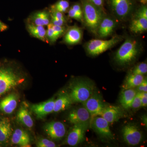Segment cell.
Returning a JSON list of instances; mask_svg holds the SVG:
<instances>
[{"label":"cell","mask_w":147,"mask_h":147,"mask_svg":"<svg viewBox=\"0 0 147 147\" xmlns=\"http://www.w3.org/2000/svg\"><path fill=\"white\" fill-rule=\"evenodd\" d=\"M68 93L74 102L83 103L90 97L96 90L94 83L86 79H76L69 87Z\"/></svg>","instance_id":"cell-1"},{"label":"cell","mask_w":147,"mask_h":147,"mask_svg":"<svg viewBox=\"0 0 147 147\" xmlns=\"http://www.w3.org/2000/svg\"><path fill=\"white\" fill-rule=\"evenodd\" d=\"M140 50L139 44L136 40L127 38L116 52L115 60L119 65H129L138 57Z\"/></svg>","instance_id":"cell-2"},{"label":"cell","mask_w":147,"mask_h":147,"mask_svg":"<svg viewBox=\"0 0 147 147\" xmlns=\"http://www.w3.org/2000/svg\"><path fill=\"white\" fill-rule=\"evenodd\" d=\"M82 3L84 21L92 33L97 34L98 27L103 18L101 8L88 0H82Z\"/></svg>","instance_id":"cell-3"},{"label":"cell","mask_w":147,"mask_h":147,"mask_svg":"<svg viewBox=\"0 0 147 147\" xmlns=\"http://www.w3.org/2000/svg\"><path fill=\"white\" fill-rule=\"evenodd\" d=\"M21 81L20 76L12 69L0 68V96L15 88Z\"/></svg>","instance_id":"cell-4"},{"label":"cell","mask_w":147,"mask_h":147,"mask_svg":"<svg viewBox=\"0 0 147 147\" xmlns=\"http://www.w3.org/2000/svg\"><path fill=\"white\" fill-rule=\"evenodd\" d=\"M121 40V37L119 36H114L108 40H91L86 44V50L90 55L97 56L114 47Z\"/></svg>","instance_id":"cell-5"},{"label":"cell","mask_w":147,"mask_h":147,"mask_svg":"<svg viewBox=\"0 0 147 147\" xmlns=\"http://www.w3.org/2000/svg\"><path fill=\"white\" fill-rule=\"evenodd\" d=\"M82 103L90 114L92 118L96 116H101L102 111L106 106L102 96L96 90L90 97Z\"/></svg>","instance_id":"cell-6"},{"label":"cell","mask_w":147,"mask_h":147,"mask_svg":"<svg viewBox=\"0 0 147 147\" xmlns=\"http://www.w3.org/2000/svg\"><path fill=\"white\" fill-rule=\"evenodd\" d=\"M89 126L90 123L74 124L67 134L66 144L71 146H75L84 142L85 134Z\"/></svg>","instance_id":"cell-7"},{"label":"cell","mask_w":147,"mask_h":147,"mask_svg":"<svg viewBox=\"0 0 147 147\" xmlns=\"http://www.w3.org/2000/svg\"><path fill=\"white\" fill-rule=\"evenodd\" d=\"M123 138L129 146L139 144L143 140V134L139 127L134 124H127L122 129Z\"/></svg>","instance_id":"cell-8"},{"label":"cell","mask_w":147,"mask_h":147,"mask_svg":"<svg viewBox=\"0 0 147 147\" xmlns=\"http://www.w3.org/2000/svg\"><path fill=\"white\" fill-rule=\"evenodd\" d=\"M110 124L101 116L92 118L90 126L100 137L107 140H113L114 136L110 127Z\"/></svg>","instance_id":"cell-9"},{"label":"cell","mask_w":147,"mask_h":147,"mask_svg":"<svg viewBox=\"0 0 147 147\" xmlns=\"http://www.w3.org/2000/svg\"><path fill=\"white\" fill-rule=\"evenodd\" d=\"M111 7L116 16L121 20L129 15L132 7L131 0H110Z\"/></svg>","instance_id":"cell-10"},{"label":"cell","mask_w":147,"mask_h":147,"mask_svg":"<svg viewBox=\"0 0 147 147\" xmlns=\"http://www.w3.org/2000/svg\"><path fill=\"white\" fill-rule=\"evenodd\" d=\"M91 119L90 114L83 105L71 110L67 117V120L73 125L90 123Z\"/></svg>","instance_id":"cell-11"},{"label":"cell","mask_w":147,"mask_h":147,"mask_svg":"<svg viewBox=\"0 0 147 147\" xmlns=\"http://www.w3.org/2000/svg\"><path fill=\"white\" fill-rule=\"evenodd\" d=\"M44 130L51 139L59 140L62 139L66 132L65 125L60 121H52L45 125Z\"/></svg>","instance_id":"cell-12"},{"label":"cell","mask_w":147,"mask_h":147,"mask_svg":"<svg viewBox=\"0 0 147 147\" xmlns=\"http://www.w3.org/2000/svg\"><path fill=\"white\" fill-rule=\"evenodd\" d=\"M55 100V98H53L45 102L33 104L31 106V109L38 118L43 119L48 114L54 112Z\"/></svg>","instance_id":"cell-13"},{"label":"cell","mask_w":147,"mask_h":147,"mask_svg":"<svg viewBox=\"0 0 147 147\" xmlns=\"http://www.w3.org/2000/svg\"><path fill=\"white\" fill-rule=\"evenodd\" d=\"M100 116L105 119L110 124L123 117V112L121 108L119 106L106 105Z\"/></svg>","instance_id":"cell-14"},{"label":"cell","mask_w":147,"mask_h":147,"mask_svg":"<svg viewBox=\"0 0 147 147\" xmlns=\"http://www.w3.org/2000/svg\"><path fill=\"white\" fill-rule=\"evenodd\" d=\"M115 26V22L112 18H103L98 29L97 34L100 38L107 37L112 34Z\"/></svg>","instance_id":"cell-15"},{"label":"cell","mask_w":147,"mask_h":147,"mask_svg":"<svg viewBox=\"0 0 147 147\" xmlns=\"http://www.w3.org/2000/svg\"><path fill=\"white\" fill-rule=\"evenodd\" d=\"M73 103L68 93L62 92L59 94L57 98L55 99L54 112L59 113L67 110Z\"/></svg>","instance_id":"cell-16"},{"label":"cell","mask_w":147,"mask_h":147,"mask_svg":"<svg viewBox=\"0 0 147 147\" xmlns=\"http://www.w3.org/2000/svg\"><path fill=\"white\" fill-rule=\"evenodd\" d=\"M18 104L17 96L11 94L5 98L0 102V110L5 114H10L14 111Z\"/></svg>","instance_id":"cell-17"},{"label":"cell","mask_w":147,"mask_h":147,"mask_svg":"<svg viewBox=\"0 0 147 147\" xmlns=\"http://www.w3.org/2000/svg\"><path fill=\"white\" fill-rule=\"evenodd\" d=\"M82 36L83 32L81 29L77 26H73L69 29L66 33L64 41L68 45H75L80 42Z\"/></svg>","instance_id":"cell-18"},{"label":"cell","mask_w":147,"mask_h":147,"mask_svg":"<svg viewBox=\"0 0 147 147\" xmlns=\"http://www.w3.org/2000/svg\"><path fill=\"white\" fill-rule=\"evenodd\" d=\"M11 142L13 144L21 147H28L30 143V139L26 131L17 129L12 134Z\"/></svg>","instance_id":"cell-19"},{"label":"cell","mask_w":147,"mask_h":147,"mask_svg":"<svg viewBox=\"0 0 147 147\" xmlns=\"http://www.w3.org/2000/svg\"><path fill=\"white\" fill-rule=\"evenodd\" d=\"M137 92L135 88L122 90L120 96L119 102L124 109H128L131 108V103Z\"/></svg>","instance_id":"cell-20"},{"label":"cell","mask_w":147,"mask_h":147,"mask_svg":"<svg viewBox=\"0 0 147 147\" xmlns=\"http://www.w3.org/2000/svg\"><path fill=\"white\" fill-rule=\"evenodd\" d=\"M50 15L46 11H38L30 17V24H34L37 26H48L50 24Z\"/></svg>","instance_id":"cell-21"},{"label":"cell","mask_w":147,"mask_h":147,"mask_svg":"<svg viewBox=\"0 0 147 147\" xmlns=\"http://www.w3.org/2000/svg\"><path fill=\"white\" fill-rule=\"evenodd\" d=\"M12 132L11 124L8 119H3L0 121V144L7 143Z\"/></svg>","instance_id":"cell-22"},{"label":"cell","mask_w":147,"mask_h":147,"mask_svg":"<svg viewBox=\"0 0 147 147\" xmlns=\"http://www.w3.org/2000/svg\"><path fill=\"white\" fill-rule=\"evenodd\" d=\"M144 75L130 73L126 76L123 84V89L135 88L141 84L144 79Z\"/></svg>","instance_id":"cell-23"},{"label":"cell","mask_w":147,"mask_h":147,"mask_svg":"<svg viewBox=\"0 0 147 147\" xmlns=\"http://www.w3.org/2000/svg\"><path fill=\"white\" fill-rule=\"evenodd\" d=\"M27 29L30 34L33 36L43 41H47L46 30L44 26L29 23L27 25Z\"/></svg>","instance_id":"cell-24"},{"label":"cell","mask_w":147,"mask_h":147,"mask_svg":"<svg viewBox=\"0 0 147 147\" xmlns=\"http://www.w3.org/2000/svg\"><path fill=\"white\" fill-rule=\"evenodd\" d=\"M17 119L24 126L31 128L34 125V122L28 110L25 107L20 108L17 114Z\"/></svg>","instance_id":"cell-25"},{"label":"cell","mask_w":147,"mask_h":147,"mask_svg":"<svg viewBox=\"0 0 147 147\" xmlns=\"http://www.w3.org/2000/svg\"><path fill=\"white\" fill-rule=\"evenodd\" d=\"M147 30V18H135L131 21L130 30L134 33H142Z\"/></svg>","instance_id":"cell-26"},{"label":"cell","mask_w":147,"mask_h":147,"mask_svg":"<svg viewBox=\"0 0 147 147\" xmlns=\"http://www.w3.org/2000/svg\"><path fill=\"white\" fill-rule=\"evenodd\" d=\"M69 4L66 0H59L51 6V10L65 13L69 8Z\"/></svg>","instance_id":"cell-27"},{"label":"cell","mask_w":147,"mask_h":147,"mask_svg":"<svg viewBox=\"0 0 147 147\" xmlns=\"http://www.w3.org/2000/svg\"><path fill=\"white\" fill-rule=\"evenodd\" d=\"M147 64L146 63H141L136 65L131 73L134 74L144 75L147 74Z\"/></svg>","instance_id":"cell-28"},{"label":"cell","mask_w":147,"mask_h":147,"mask_svg":"<svg viewBox=\"0 0 147 147\" xmlns=\"http://www.w3.org/2000/svg\"><path fill=\"white\" fill-rule=\"evenodd\" d=\"M46 36L47 40H49L52 43L55 42L58 38L52 28L51 23L47 26V29L46 30Z\"/></svg>","instance_id":"cell-29"},{"label":"cell","mask_w":147,"mask_h":147,"mask_svg":"<svg viewBox=\"0 0 147 147\" xmlns=\"http://www.w3.org/2000/svg\"><path fill=\"white\" fill-rule=\"evenodd\" d=\"M141 107H142L141 92H137L131 103V108L134 110H139Z\"/></svg>","instance_id":"cell-30"},{"label":"cell","mask_w":147,"mask_h":147,"mask_svg":"<svg viewBox=\"0 0 147 147\" xmlns=\"http://www.w3.org/2000/svg\"><path fill=\"white\" fill-rule=\"evenodd\" d=\"M36 146L38 147H55L57 145L53 141L46 139H40L37 141Z\"/></svg>","instance_id":"cell-31"},{"label":"cell","mask_w":147,"mask_h":147,"mask_svg":"<svg viewBox=\"0 0 147 147\" xmlns=\"http://www.w3.org/2000/svg\"><path fill=\"white\" fill-rule=\"evenodd\" d=\"M68 16L70 18H74L78 21H84L83 15L79 14L71 8H70L68 11Z\"/></svg>","instance_id":"cell-32"},{"label":"cell","mask_w":147,"mask_h":147,"mask_svg":"<svg viewBox=\"0 0 147 147\" xmlns=\"http://www.w3.org/2000/svg\"><path fill=\"white\" fill-rule=\"evenodd\" d=\"M52 28L55 32L57 37L59 38L64 33L65 29L64 26H55L52 24Z\"/></svg>","instance_id":"cell-33"},{"label":"cell","mask_w":147,"mask_h":147,"mask_svg":"<svg viewBox=\"0 0 147 147\" xmlns=\"http://www.w3.org/2000/svg\"><path fill=\"white\" fill-rule=\"evenodd\" d=\"M136 18H147V8L146 6H143L136 14Z\"/></svg>","instance_id":"cell-34"},{"label":"cell","mask_w":147,"mask_h":147,"mask_svg":"<svg viewBox=\"0 0 147 147\" xmlns=\"http://www.w3.org/2000/svg\"><path fill=\"white\" fill-rule=\"evenodd\" d=\"M51 24L55 26H64L66 23L65 18L63 19H59L51 17Z\"/></svg>","instance_id":"cell-35"},{"label":"cell","mask_w":147,"mask_h":147,"mask_svg":"<svg viewBox=\"0 0 147 147\" xmlns=\"http://www.w3.org/2000/svg\"><path fill=\"white\" fill-rule=\"evenodd\" d=\"M136 90L137 92H147V78L146 77L144 79L143 82L141 83L140 85L137 87Z\"/></svg>","instance_id":"cell-36"},{"label":"cell","mask_w":147,"mask_h":147,"mask_svg":"<svg viewBox=\"0 0 147 147\" xmlns=\"http://www.w3.org/2000/svg\"><path fill=\"white\" fill-rule=\"evenodd\" d=\"M141 100L142 107H146L147 106V92H141Z\"/></svg>","instance_id":"cell-37"},{"label":"cell","mask_w":147,"mask_h":147,"mask_svg":"<svg viewBox=\"0 0 147 147\" xmlns=\"http://www.w3.org/2000/svg\"><path fill=\"white\" fill-rule=\"evenodd\" d=\"M98 7L101 8L103 6V0H88Z\"/></svg>","instance_id":"cell-38"},{"label":"cell","mask_w":147,"mask_h":147,"mask_svg":"<svg viewBox=\"0 0 147 147\" xmlns=\"http://www.w3.org/2000/svg\"><path fill=\"white\" fill-rule=\"evenodd\" d=\"M71 8H72L74 10H75L76 12L79 13V14H81V15L83 16V9H82V7L79 5V4H76L74 5Z\"/></svg>","instance_id":"cell-39"},{"label":"cell","mask_w":147,"mask_h":147,"mask_svg":"<svg viewBox=\"0 0 147 147\" xmlns=\"http://www.w3.org/2000/svg\"><path fill=\"white\" fill-rule=\"evenodd\" d=\"M7 28V26L3 23L1 21H0V32L4 31L6 30Z\"/></svg>","instance_id":"cell-40"},{"label":"cell","mask_w":147,"mask_h":147,"mask_svg":"<svg viewBox=\"0 0 147 147\" xmlns=\"http://www.w3.org/2000/svg\"><path fill=\"white\" fill-rule=\"evenodd\" d=\"M142 123L145 125L147 126V116L146 115H144L142 117Z\"/></svg>","instance_id":"cell-41"},{"label":"cell","mask_w":147,"mask_h":147,"mask_svg":"<svg viewBox=\"0 0 147 147\" xmlns=\"http://www.w3.org/2000/svg\"></svg>","instance_id":"cell-42"}]
</instances>
